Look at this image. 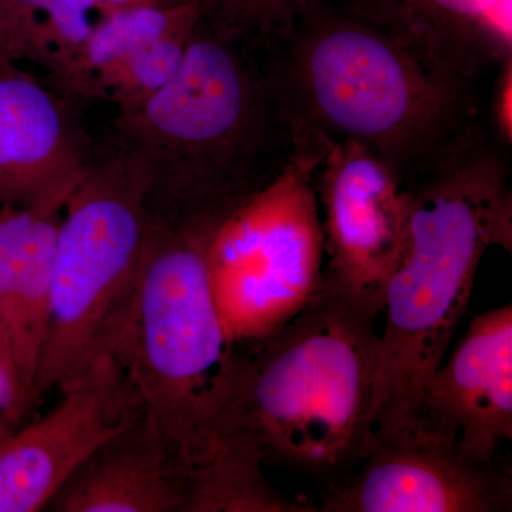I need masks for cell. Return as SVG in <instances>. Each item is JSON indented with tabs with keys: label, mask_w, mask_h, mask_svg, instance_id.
Here are the masks:
<instances>
[{
	"label": "cell",
	"mask_w": 512,
	"mask_h": 512,
	"mask_svg": "<svg viewBox=\"0 0 512 512\" xmlns=\"http://www.w3.org/2000/svg\"><path fill=\"white\" fill-rule=\"evenodd\" d=\"M505 147L471 124L407 183L410 247L384 291L375 443L413 439L421 394L466 315L481 259L511 252L512 192Z\"/></svg>",
	"instance_id": "obj_1"
},
{
	"label": "cell",
	"mask_w": 512,
	"mask_h": 512,
	"mask_svg": "<svg viewBox=\"0 0 512 512\" xmlns=\"http://www.w3.org/2000/svg\"><path fill=\"white\" fill-rule=\"evenodd\" d=\"M114 131L143 168L151 215L170 224L214 220L275 180L296 151L261 49L205 16L177 73L117 109Z\"/></svg>",
	"instance_id": "obj_2"
},
{
	"label": "cell",
	"mask_w": 512,
	"mask_h": 512,
	"mask_svg": "<svg viewBox=\"0 0 512 512\" xmlns=\"http://www.w3.org/2000/svg\"><path fill=\"white\" fill-rule=\"evenodd\" d=\"M382 315L383 306L323 276L301 312L237 346L220 439L241 441L262 464L302 473L357 466L375 444Z\"/></svg>",
	"instance_id": "obj_3"
},
{
	"label": "cell",
	"mask_w": 512,
	"mask_h": 512,
	"mask_svg": "<svg viewBox=\"0 0 512 512\" xmlns=\"http://www.w3.org/2000/svg\"><path fill=\"white\" fill-rule=\"evenodd\" d=\"M261 52L296 144L355 141L404 184L477 123L473 86L430 72L333 0Z\"/></svg>",
	"instance_id": "obj_4"
},
{
	"label": "cell",
	"mask_w": 512,
	"mask_h": 512,
	"mask_svg": "<svg viewBox=\"0 0 512 512\" xmlns=\"http://www.w3.org/2000/svg\"><path fill=\"white\" fill-rule=\"evenodd\" d=\"M207 225L151 215L133 308L114 352L187 478L217 447L237 350L212 293Z\"/></svg>",
	"instance_id": "obj_5"
},
{
	"label": "cell",
	"mask_w": 512,
	"mask_h": 512,
	"mask_svg": "<svg viewBox=\"0 0 512 512\" xmlns=\"http://www.w3.org/2000/svg\"><path fill=\"white\" fill-rule=\"evenodd\" d=\"M151 212L143 168L123 148L94 156L64 202L45 348L33 399L113 359L130 318Z\"/></svg>",
	"instance_id": "obj_6"
},
{
	"label": "cell",
	"mask_w": 512,
	"mask_h": 512,
	"mask_svg": "<svg viewBox=\"0 0 512 512\" xmlns=\"http://www.w3.org/2000/svg\"><path fill=\"white\" fill-rule=\"evenodd\" d=\"M325 144L296 146L284 171L208 222L205 256L215 303L235 346L301 312L325 268L316 168Z\"/></svg>",
	"instance_id": "obj_7"
},
{
	"label": "cell",
	"mask_w": 512,
	"mask_h": 512,
	"mask_svg": "<svg viewBox=\"0 0 512 512\" xmlns=\"http://www.w3.org/2000/svg\"><path fill=\"white\" fill-rule=\"evenodd\" d=\"M323 144L315 173L323 276L383 306L386 286L409 252L412 195L389 165L355 141Z\"/></svg>",
	"instance_id": "obj_8"
},
{
	"label": "cell",
	"mask_w": 512,
	"mask_h": 512,
	"mask_svg": "<svg viewBox=\"0 0 512 512\" xmlns=\"http://www.w3.org/2000/svg\"><path fill=\"white\" fill-rule=\"evenodd\" d=\"M60 392L52 412L0 443V512L46 510L73 471L144 409L114 357Z\"/></svg>",
	"instance_id": "obj_9"
},
{
	"label": "cell",
	"mask_w": 512,
	"mask_h": 512,
	"mask_svg": "<svg viewBox=\"0 0 512 512\" xmlns=\"http://www.w3.org/2000/svg\"><path fill=\"white\" fill-rule=\"evenodd\" d=\"M512 439V306L481 313L421 394L410 441H436L497 463Z\"/></svg>",
	"instance_id": "obj_10"
},
{
	"label": "cell",
	"mask_w": 512,
	"mask_h": 512,
	"mask_svg": "<svg viewBox=\"0 0 512 512\" xmlns=\"http://www.w3.org/2000/svg\"><path fill=\"white\" fill-rule=\"evenodd\" d=\"M357 471L330 488L328 512L511 510L510 467L481 463L436 441L375 443Z\"/></svg>",
	"instance_id": "obj_11"
},
{
	"label": "cell",
	"mask_w": 512,
	"mask_h": 512,
	"mask_svg": "<svg viewBox=\"0 0 512 512\" xmlns=\"http://www.w3.org/2000/svg\"><path fill=\"white\" fill-rule=\"evenodd\" d=\"M16 63L0 56V205L66 200L96 153L73 99Z\"/></svg>",
	"instance_id": "obj_12"
},
{
	"label": "cell",
	"mask_w": 512,
	"mask_h": 512,
	"mask_svg": "<svg viewBox=\"0 0 512 512\" xmlns=\"http://www.w3.org/2000/svg\"><path fill=\"white\" fill-rule=\"evenodd\" d=\"M430 72L473 86L512 56V0H333Z\"/></svg>",
	"instance_id": "obj_13"
},
{
	"label": "cell",
	"mask_w": 512,
	"mask_h": 512,
	"mask_svg": "<svg viewBox=\"0 0 512 512\" xmlns=\"http://www.w3.org/2000/svg\"><path fill=\"white\" fill-rule=\"evenodd\" d=\"M202 16L198 3L111 10L87 46L79 100L124 109L148 99L177 73Z\"/></svg>",
	"instance_id": "obj_14"
},
{
	"label": "cell",
	"mask_w": 512,
	"mask_h": 512,
	"mask_svg": "<svg viewBox=\"0 0 512 512\" xmlns=\"http://www.w3.org/2000/svg\"><path fill=\"white\" fill-rule=\"evenodd\" d=\"M187 476L141 410L60 487L53 512H183Z\"/></svg>",
	"instance_id": "obj_15"
},
{
	"label": "cell",
	"mask_w": 512,
	"mask_h": 512,
	"mask_svg": "<svg viewBox=\"0 0 512 512\" xmlns=\"http://www.w3.org/2000/svg\"><path fill=\"white\" fill-rule=\"evenodd\" d=\"M66 200L0 205V323L30 407L49 329L53 262Z\"/></svg>",
	"instance_id": "obj_16"
},
{
	"label": "cell",
	"mask_w": 512,
	"mask_h": 512,
	"mask_svg": "<svg viewBox=\"0 0 512 512\" xmlns=\"http://www.w3.org/2000/svg\"><path fill=\"white\" fill-rule=\"evenodd\" d=\"M23 60L39 64L57 92L79 100L87 46L109 15L101 0H10Z\"/></svg>",
	"instance_id": "obj_17"
},
{
	"label": "cell",
	"mask_w": 512,
	"mask_h": 512,
	"mask_svg": "<svg viewBox=\"0 0 512 512\" xmlns=\"http://www.w3.org/2000/svg\"><path fill=\"white\" fill-rule=\"evenodd\" d=\"M262 466L251 448L224 437L210 460L188 476L183 512L312 511L276 493Z\"/></svg>",
	"instance_id": "obj_18"
},
{
	"label": "cell",
	"mask_w": 512,
	"mask_h": 512,
	"mask_svg": "<svg viewBox=\"0 0 512 512\" xmlns=\"http://www.w3.org/2000/svg\"><path fill=\"white\" fill-rule=\"evenodd\" d=\"M328 0H202L204 16L218 28L264 47Z\"/></svg>",
	"instance_id": "obj_19"
},
{
	"label": "cell",
	"mask_w": 512,
	"mask_h": 512,
	"mask_svg": "<svg viewBox=\"0 0 512 512\" xmlns=\"http://www.w3.org/2000/svg\"><path fill=\"white\" fill-rule=\"evenodd\" d=\"M29 409L28 396L18 376L0 363V443L19 429L20 421Z\"/></svg>",
	"instance_id": "obj_20"
},
{
	"label": "cell",
	"mask_w": 512,
	"mask_h": 512,
	"mask_svg": "<svg viewBox=\"0 0 512 512\" xmlns=\"http://www.w3.org/2000/svg\"><path fill=\"white\" fill-rule=\"evenodd\" d=\"M498 74L494 83L491 101V120L495 137L510 147L512 143V56L497 66Z\"/></svg>",
	"instance_id": "obj_21"
},
{
	"label": "cell",
	"mask_w": 512,
	"mask_h": 512,
	"mask_svg": "<svg viewBox=\"0 0 512 512\" xmlns=\"http://www.w3.org/2000/svg\"><path fill=\"white\" fill-rule=\"evenodd\" d=\"M0 56L8 59L23 60L18 28L13 15L10 0H0Z\"/></svg>",
	"instance_id": "obj_22"
},
{
	"label": "cell",
	"mask_w": 512,
	"mask_h": 512,
	"mask_svg": "<svg viewBox=\"0 0 512 512\" xmlns=\"http://www.w3.org/2000/svg\"><path fill=\"white\" fill-rule=\"evenodd\" d=\"M111 8H126V6H174L184 3H198L202 6V0H101Z\"/></svg>",
	"instance_id": "obj_23"
},
{
	"label": "cell",
	"mask_w": 512,
	"mask_h": 512,
	"mask_svg": "<svg viewBox=\"0 0 512 512\" xmlns=\"http://www.w3.org/2000/svg\"><path fill=\"white\" fill-rule=\"evenodd\" d=\"M0 363L8 366L16 373L15 366H13L12 355H10V348L8 338H6L5 330H3L2 323H0ZM18 376V375H16Z\"/></svg>",
	"instance_id": "obj_24"
}]
</instances>
